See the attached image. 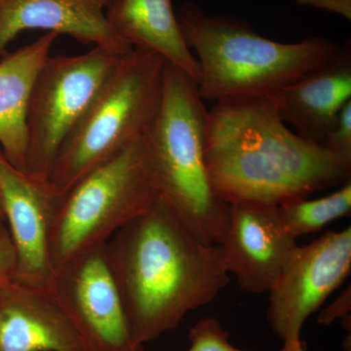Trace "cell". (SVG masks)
<instances>
[{
  "instance_id": "13",
  "label": "cell",
  "mask_w": 351,
  "mask_h": 351,
  "mask_svg": "<svg viewBox=\"0 0 351 351\" xmlns=\"http://www.w3.org/2000/svg\"><path fill=\"white\" fill-rule=\"evenodd\" d=\"M265 97L295 134L320 144L351 101L350 39L327 63Z\"/></svg>"
},
{
  "instance_id": "8",
  "label": "cell",
  "mask_w": 351,
  "mask_h": 351,
  "mask_svg": "<svg viewBox=\"0 0 351 351\" xmlns=\"http://www.w3.org/2000/svg\"><path fill=\"white\" fill-rule=\"evenodd\" d=\"M106 245L56 267L49 292L85 350L144 351L132 335Z\"/></svg>"
},
{
  "instance_id": "22",
  "label": "cell",
  "mask_w": 351,
  "mask_h": 351,
  "mask_svg": "<svg viewBox=\"0 0 351 351\" xmlns=\"http://www.w3.org/2000/svg\"><path fill=\"white\" fill-rule=\"evenodd\" d=\"M300 5L317 7L350 20V0H295Z\"/></svg>"
},
{
  "instance_id": "14",
  "label": "cell",
  "mask_w": 351,
  "mask_h": 351,
  "mask_svg": "<svg viewBox=\"0 0 351 351\" xmlns=\"http://www.w3.org/2000/svg\"><path fill=\"white\" fill-rule=\"evenodd\" d=\"M0 351H86L49 291L12 280L0 288Z\"/></svg>"
},
{
  "instance_id": "18",
  "label": "cell",
  "mask_w": 351,
  "mask_h": 351,
  "mask_svg": "<svg viewBox=\"0 0 351 351\" xmlns=\"http://www.w3.org/2000/svg\"><path fill=\"white\" fill-rule=\"evenodd\" d=\"M191 346L186 351H247L235 348L230 341V335L221 326L218 318H201L189 330ZM278 351H306L304 348L282 346Z\"/></svg>"
},
{
  "instance_id": "24",
  "label": "cell",
  "mask_w": 351,
  "mask_h": 351,
  "mask_svg": "<svg viewBox=\"0 0 351 351\" xmlns=\"http://www.w3.org/2000/svg\"><path fill=\"white\" fill-rule=\"evenodd\" d=\"M0 221H5V219H4L3 208H2L1 198H0Z\"/></svg>"
},
{
  "instance_id": "2",
  "label": "cell",
  "mask_w": 351,
  "mask_h": 351,
  "mask_svg": "<svg viewBox=\"0 0 351 351\" xmlns=\"http://www.w3.org/2000/svg\"><path fill=\"white\" fill-rule=\"evenodd\" d=\"M106 246L132 335L143 346L177 329L230 282L218 245L198 239L161 197Z\"/></svg>"
},
{
  "instance_id": "9",
  "label": "cell",
  "mask_w": 351,
  "mask_h": 351,
  "mask_svg": "<svg viewBox=\"0 0 351 351\" xmlns=\"http://www.w3.org/2000/svg\"><path fill=\"white\" fill-rule=\"evenodd\" d=\"M351 269V228L327 232L291 253L269 291L267 322L283 346L304 348L306 321L343 284Z\"/></svg>"
},
{
  "instance_id": "19",
  "label": "cell",
  "mask_w": 351,
  "mask_h": 351,
  "mask_svg": "<svg viewBox=\"0 0 351 351\" xmlns=\"http://www.w3.org/2000/svg\"><path fill=\"white\" fill-rule=\"evenodd\" d=\"M320 144L329 151L351 156V101L341 108L334 125Z\"/></svg>"
},
{
  "instance_id": "4",
  "label": "cell",
  "mask_w": 351,
  "mask_h": 351,
  "mask_svg": "<svg viewBox=\"0 0 351 351\" xmlns=\"http://www.w3.org/2000/svg\"><path fill=\"white\" fill-rule=\"evenodd\" d=\"M203 101L197 82L166 62L162 101L144 141L159 197L198 239L217 245L230 205L217 195L210 179Z\"/></svg>"
},
{
  "instance_id": "12",
  "label": "cell",
  "mask_w": 351,
  "mask_h": 351,
  "mask_svg": "<svg viewBox=\"0 0 351 351\" xmlns=\"http://www.w3.org/2000/svg\"><path fill=\"white\" fill-rule=\"evenodd\" d=\"M108 0H0V58L18 34L29 29L66 34L125 56L133 47L106 19Z\"/></svg>"
},
{
  "instance_id": "7",
  "label": "cell",
  "mask_w": 351,
  "mask_h": 351,
  "mask_svg": "<svg viewBox=\"0 0 351 351\" xmlns=\"http://www.w3.org/2000/svg\"><path fill=\"white\" fill-rule=\"evenodd\" d=\"M123 57L94 47L76 56L46 59L27 110L25 173L50 180L60 149Z\"/></svg>"
},
{
  "instance_id": "5",
  "label": "cell",
  "mask_w": 351,
  "mask_h": 351,
  "mask_svg": "<svg viewBox=\"0 0 351 351\" xmlns=\"http://www.w3.org/2000/svg\"><path fill=\"white\" fill-rule=\"evenodd\" d=\"M165 63L137 48L122 58L58 154L50 181L60 193L145 136L162 101Z\"/></svg>"
},
{
  "instance_id": "20",
  "label": "cell",
  "mask_w": 351,
  "mask_h": 351,
  "mask_svg": "<svg viewBox=\"0 0 351 351\" xmlns=\"http://www.w3.org/2000/svg\"><path fill=\"white\" fill-rule=\"evenodd\" d=\"M5 221H0V288L15 279L18 258Z\"/></svg>"
},
{
  "instance_id": "16",
  "label": "cell",
  "mask_w": 351,
  "mask_h": 351,
  "mask_svg": "<svg viewBox=\"0 0 351 351\" xmlns=\"http://www.w3.org/2000/svg\"><path fill=\"white\" fill-rule=\"evenodd\" d=\"M105 14L132 47L158 54L199 82V64L182 36L172 0H108Z\"/></svg>"
},
{
  "instance_id": "15",
  "label": "cell",
  "mask_w": 351,
  "mask_h": 351,
  "mask_svg": "<svg viewBox=\"0 0 351 351\" xmlns=\"http://www.w3.org/2000/svg\"><path fill=\"white\" fill-rule=\"evenodd\" d=\"M46 32L34 43L0 58V147L14 167L25 172L27 117L39 71L59 38Z\"/></svg>"
},
{
  "instance_id": "23",
  "label": "cell",
  "mask_w": 351,
  "mask_h": 351,
  "mask_svg": "<svg viewBox=\"0 0 351 351\" xmlns=\"http://www.w3.org/2000/svg\"><path fill=\"white\" fill-rule=\"evenodd\" d=\"M343 351H351V337L350 335L346 337L343 343Z\"/></svg>"
},
{
  "instance_id": "3",
  "label": "cell",
  "mask_w": 351,
  "mask_h": 351,
  "mask_svg": "<svg viewBox=\"0 0 351 351\" xmlns=\"http://www.w3.org/2000/svg\"><path fill=\"white\" fill-rule=\"evenodd\" d=\"M182 36L196 52L203 100L265 96L319 68L339 46L320 36L282 43L263 38L243 22L210 15L193 2L177 13Z\"/></svg>"
},
{
  "instance_id": "21",
  "label": "cell",
  "mask_w": 351,
  "mask_h": 351,
  "mask_svg": "<svg viewBox=\"0 0 351 351\" xmlns=\"http://www.w3.org/2000/svg\"><path fill=\"white\" fill-rule=\"evenodd\" d=\"M350 287H348V289L341 292L338 299L332 302L331 306H328L319 314L318 323L322 325H330L339 318L346 319V318L350 317Z\"/></svg>"
},
{
  "instance_id": "1",
  "label": "cell",
  "mask_w": 351,
  "mask_h": 351,
  "mask_svg": "<svg viewBox=\"0 0 351 351\" xmlns=\"http://www.w3.org/2000/svg\"><path fill=\"white\" fill-rule=\"evenodd\" d=\"M205 152L213 188L228 204L279 206L351 179V156L300 137L265 96L216 101L208 110Z\"/></svg>"
},
{
  "instance_id": "17",
  "label": "cell",
  "mask_w": 351,
  "mask_h": 351,
  "mask_svg": "<svg viewBox=\"0 0 351 351\" xmlns=\"http://www.w3.org/2000/svg\"><path fill=\"white\" fill-rule=\"evenodd\" d=\"M278 208L284 226L289 234L297 240L319 232L328 223L350 213L351 182H346L325 197L289 201Z\"/></svg>"
},
{
  "instance_id": "6",
  "label": "cell",
  "mask_w": 351,
  "mask_h": 351,
  "mask_svg": "<svg viewBox=\"0 0 351 351\" xmlns=\"http://www.w3.org/2000/svg\"><path fill=\"white\" fill-rule=\"evenodd\" d=\"M158 197L143 136L62 195L50 230L53 269L107 244Z\"/></svg>"
},
{
  "instance_id": "10",
  "label": "cell",
  "mask_w": 351,
  "mask_h": 351,
  "mask_svg": "<svg viewBox=\"0 0 351 351\" xmlns=\"http://www.w3.org/2000/svg\"><path fill=\"white\" fill-rule=\"evenodd\" d=\"M62 195L50 180L14 167L0 147V198L18 258L14 280L49 291L54 276L50 230Z\"/></svg>"
},
{
  "instance_id": "11",
  "label": "cell",
  "mask_w": 351,
  "mask_h": 351,
  "mask_svg": "<svg viewBox=\"0 0 351 351\" xmlns=\"http://www.w3.org/2000/svg\"><path fill=\"white\" fill-rule=\"evenodd\" d=\"M218 244L226 269L250 294L269 293L276 283L297 240L291 237L276 205L234 202Z\"/></svg>"
}]
</instances>
